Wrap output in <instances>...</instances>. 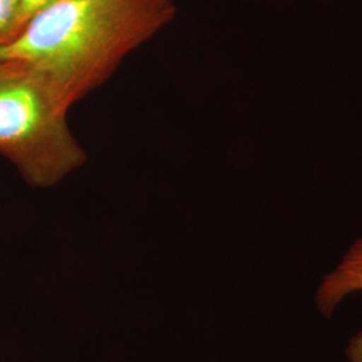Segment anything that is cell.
I'll return each instance as SVG.
<instances>
[{"label":"cell","instance_id":"1","mask_svg":"<svg viewBox=\"0 0 362 362\" xmlns=\"http://www.w3.org/2000/svg\"><path fill=\"white\" fill-rule=\"evenodd\" d=\"M176 13L175 0H61L0 46V58L38 67L77 104L168 27Z\"/></svg>","mask_w":362,"mask_h":362},{"label":"cell","instance_id":"2","mask_svg":"<svg viewBox=\"0 0 362 362\" xmlns=\"http://www.w3.org/2000/svg\"><path fill=\"white\" fill-rule=\"evenodd\" d=\"M71 106L40 69L0 58V156L31 187L50 188L85 164L67 122Z\"/></svg>","mask_w":362,"mask_h":362},{"label":"cell","instance_id":"3","mask_svg":"<svg viewBox=\"0 0 362 362\" xmlns=\"http://www.w3.org/2000/svg\"><path fill=\"white\" fill-rule=\"evenodd\" d=\"M362 293V236L348 248L339 263L321 281L315 293L318 311L330 318L346 298ZM348 362H362V332L351 337L345 349Z\"/></svg>","mask_w":362,"mask_h":362},{"label":"cell","instance_id":"4","mask_svg":"<svg viewBox=\"0 0 362 362\" xmlns=\"http://www.w3.org/2000/svg\"><path fill=\"white\" fill-rule=\"evenodd\" d=\"M19 8L21 0H0V46L15 35Z\"/></svg>","mask_w":362,"mask_h":362},{"label":"cell","instance_id":"5","mask_svg":"<svg viewBox=\"0 0 362 362\" xmlns=\"http://www.w3.org/2000/svg\"><path fill=\"white\" fill-rule=\"evenodd\" d=\"M58 1H61V0H21V8H19L15 35L25 27L31 18H34L37 13H42L43 10L52 7V4L58 3Z\"/></svg>","mask_w":362,"mask_h":362}]
</instances>
